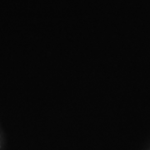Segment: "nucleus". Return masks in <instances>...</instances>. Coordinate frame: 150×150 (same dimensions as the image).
<instances>
[]
</instances>
